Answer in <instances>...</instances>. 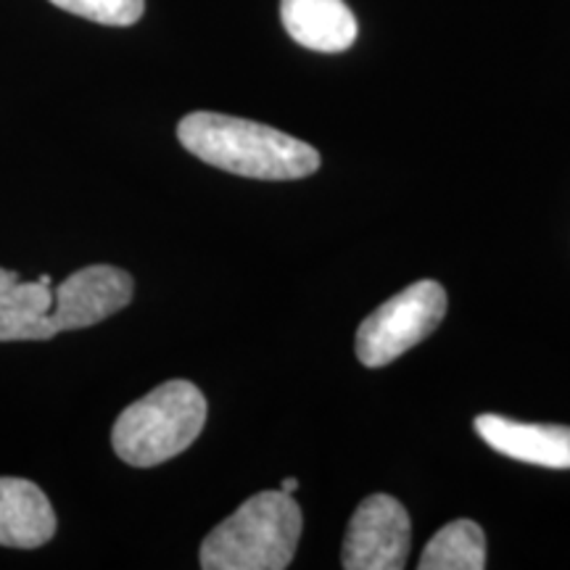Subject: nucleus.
<instances>
[{
    "instance_id": "obj_3",
    "label": "nucleus",
    "mask_w": 570,
    "mask_h": 570,
    "mask_svg": "<svg viewBox=\"0 0 570 570\" xmlns=\"http://www.w3.org/2000/svg\"><path fill=\"white\" fill-rule=\"evenodd\" d=\"M302 510L285 491L248 497L202 544L206 570H283L302 539Z\"/></svg>"
},
{
    "instance_id": "obj_2",
    "label": "nucleus",
    "mask_w": 570,
    "mask_h": 570,
    "mask_svg": "<svg viewBox=\"0 0 570 570\" xmlns=\"http://www.w3.org/2000/svg\"><path fill=\"white\" fill-rule=\"evenodd\" d=\"M185 151L225 173L254 180H298L317 173L320 154L309 142L275 127L217 111H194L177 125Z\"/></svg>"
},
{
    "instance_id": "obj_10",
    "label": "nucleus",
    "mask_w": 570,
    "mask_h": 570,
    "mask_svg": "<svg viewBox=\"0 0 570 570\" xmlns=\"http://www.w3.org/2000/svg\"><path fill=\"white\" fill-rule=\"evenodd\" d=\"M420 570H481L487 568V533L473 520H454L428 541Z\"/></svg>"
},
{
    "instance_id": "obj_5",
    "label": "nucleus",
    "mask_w": 570,
    "mask_h": 570,
    "mask_svg": "<svg viewBox=\"0 0 570 570\" xmlns=\"http://www.w3.org/2000/svg\"><path fill=\"white\" fill-rule=\"evenodd\" d=\"M446 315V291L436 281L412 283L402 294L381 304L356 331V356L365 367L391 365L417 346Z\"/></svg>"
},
{
    "instance_id": "obj_9",
    "label": "nucleus",
    "mask_w": 570,
    "mask_h": 570,
    "mask_svg": "<svg viewBox=\"0 0 570 570\" xmlns=\"http://www.w3.org/2000/svg\"><path fill=\"white\" fill-rule=\"evenodd\" d=\"M285 32L317 53H341L354 46L356 19L344 0H281Z\"/></svg>"
},
{
    "instance_id": "obj_11",
    "label": "nucleus",
    "mask_w": 570,
    "mask_h": 570,
    "mask_svg": "<svg viewBox=\"0 0 570 570\" xmlns=\"http://www.w3.org/2000/svg\"><path fill=\"white\" fill-rule=\"evenodd\" d=\"M56 9L106 27H130L142 17L146 0H51Z\"/></svg>"
},
{
    "instance_id": "obj_4",
    "label": "nucleus",
    "mask_w": 570,
    "mask_h": 570,
    "mask_svg": "<svg viewBox=\"0 0 570 570\" xmlns=\"http://www.w3.org/2000/svg\"><path fill=\"white\" fill-rule=\"evenodd\" d=\"M206 423V399L194 383L167 381L130 404L111 428V446L132 468H154L177 458Z\"/></svg>"
},
{
    "instance_id": "obj_1",
    "label": "nucleus",
    "mask_w": 570,
    "mask_h": 570,
    "mask_svg": "<svg viewBox=\"0 0 570 570\" xmlns=\"http://www.w3.org/2000/svg\"><path fill=\"white\" fill-rule=\"evenodd\" d=\"M125 269L90 265L53 285L51 275L21 281L0 269V341H48L63 331L104 323L132 302Z\"/></svg>"
},
{
    "instance_id": "obj_7",
    "label": "nucleus",
    "mask_w": 570,
    "mask_h": 570,
    "mask_svg": "<svg viewBox=\"0 0 570 570\" xmlns=\"http://www.w3.org/2000/svg\"><path fill=\"white\" fill-rule=\"evenodd\" d=\"M475 431L504 458L539 468L570 470V428L566 425L518 423L510 417L481 415L475 417Z\"/></svg>"
},
{
    "instance_id": "obj_8",
    "label": "nucleus",
    "mask_w": 570,
    "mask_h": 570,
    "mask_svg": "<svg viewBox=\"0 0 570 570\" xmlns=\"http://www.w3.org/2000/svg\"><path fill=\"white\" fill-rule=\"evenodd\" d=\"M56 533L51 499L27 479H0V547L38 550Z\"/></svg>"
},
{
    "instance_id": "obj_6",
    "label": "nucleus",
    "mask_w": 570,
    "mask_h": 570,
    "mask_svg": "<svg viewBox=\"0 0 570 570\" xmlns=\"http://www.w3.org/2000/svg\"><path fill=\"white\" fill-rule=\"evenodd\" d=\"M410 515L389 494L367 497L348 523L341 566L346 570H399L410 558Z\"/></svg>"
},
{
    "instance_id": "obj_12",
    "label": "nucleus",
    "mask_w": 570,
    "mask_h": 570,
    "mask_svg": "<svg viewBox=\"0 0 570 570\" xmlns=\"http://www.w3.org/2000/svg\"><path fill=\"white\" fill-rule=\"evenodd\" d=\"M296 489H298V481L296 479H283L281 491H285V494H294Z\"/></svg>"
}]
</instances>
